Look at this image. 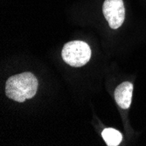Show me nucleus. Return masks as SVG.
<instances>
[{"instance_id": "obj_4", "label": "nucleus", "mask_w": 146, "mask_h": 146, "mask_svg": "<svg viewBox=\"0 0 146 146\" xmlns=\"http://www.w3.org/2000/svg\"><path fill=\"white\" fill-rule=\"evenodd\" d=\"M133 85L131 82H124L119 85L115 90V100L120 108L129 109L131 104Z\"/></svg>"}, {"instance_id": "obj_1", "label": "nucleus", "mask_w": 146, "mask_h": 146, "mask_svg": "<svg viewBox=\"0 0 146 146\" xmlns=\"http://www.w3.org/2000/svg\"><path fill=\"white\" fill-rule=\"evenodd\" d=\"M38 80L30 72L11 76L5 83V95L8 98L24 102L27 99H32L38 90Z\"/></svg>"}, {"instance_id": "obj_5", "label": "nucleus", "mask_w": 146, "mask_h": 146, "mask_svg": "<svg viewBox=\"0 0 146 146\" xmlns=\"http://www.w3.org/2000/svg\"><path fill=\"white\" fill-rule=\"evenodd\" d=\"M102 136L105 143L109 146H117L120 144L123 140L121 132L112 128H107L103 129L102 132Z\"/></svg>"}, {"instance_id": "obj_3", "label": "nucleus", "mask_w": 146, "mask_h": 146, "mask_svg": "<svg viewBox=\"0 0 146 146\" xmlns=\"http://www.w3.org/2000/svg\"><path fill=\"white\" fill-rule=\"evenodd\" d=\"M102 11L112 29L119 28L124 22L125 9L123 0H105L102 5Z\"/></svg>"}, {"instance_id": "obj_2", "label": "nucleus", "mask_w": 146, "mask_h": 146, "mask_svg": "<svg viewBox=\"0 0 146 146\" xmlns=\"http://www.w3.org/2000/svg\"><path fill=\"white\" fill-rule=\"evenodd\" d=\"M61 55L63 60L67 64L71 67L80 68L89 61L91 58V49L84 41H69L63 46Z\"/></svg>"}]
</instances>
